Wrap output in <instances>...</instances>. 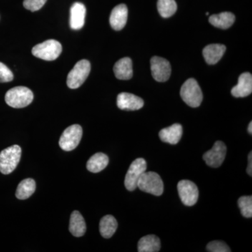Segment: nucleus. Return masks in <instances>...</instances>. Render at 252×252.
<instances>
[{"label": "nucleus", "mask_w": 252, "mask_h": 252, "mask_svg": "<svg viewBox=\"0 0 252 252\" xmlns=\"http://www.w3.org/2000/svg\"><path fill=\"white\" fill-rule=\"evenodd\" d=\"M248 173L249 175H252V153L250 152L248 156Z\"/></svg>", "instance_id": "30"}, {"label": "nucleus", "mask_w": 252, "mask_h": 252, "mask_svg": "<svg viewBox=\"0 0 252 252\" xmlns=\"http://www.w3.org/2000/svg\"><path fill=\"white\" fill-rule=\"evenodd\" d=\"M179 195L187 206H193L198 201L199 191L195 183L189 180H182L177 185Z\"/></svg>", "instance_id": "9"}, {"label": "nucleus", "mask_w": 252, "mask_h": 252, "mask_svg": "<svg viewBox=\"0 0 252 252\" xmlns=\"http://www.w3.org/2000/svg\"><path fill=\"white\" fill-rule=\"evenodd\" d=\"M62 50V45L59 41L49 39L34 46L32 50V53L33 56L38 59L52 61L59 57Z\"/></svg>", "instance_id": "5"}, {"label": "nucleus", "mask_w": 252, "mask_h": 252, "mask_svg": "<svg viewBox=\"0 0 252 252\" xmlns=\"http://www.w3.org/2000/svg\"><path fill=\"white\" fill-rule=\"evenodd\" d=\"M225 46L223 44H210L204 48L203 54L204 59L207 64H215L223 57L224 54Z\"/></svg>", "instance_id": "18"}, {"label": "nucleus", "mask_w": 252, "mask_h": 252, "mask_svg": "<svg viewBox=\"0 0 252 252\" xmlns=\"http://www.w3.org/2000/svg\"><path fill=\"white\" fill-rule=\"evenodd\" d=\"M158 10L162 18H170L175 14L177 9V3L175 0H158Z\"/></svg>", "instance_id": "25"}, {"label": "nucleus", "mask_w": 252, "mask_h": 252, "mask_svg": "<svg viewBox=\"0 0 252 252\" xmlns=\"http://www.w3.org/2000/svg\"><path fill=\"white\" fill-rule=\"evenodd\" d=\"M117 220L112 215H106L99 222V232L104 238H112L117 229Z\"/></svg>", "instance_id": "22"}, {"label": "nucleus", "mask_w": 252, "mask_h": 252, "mask_svg": "<svg viewBox=\"0 0 252 252\" xmlns=\"http://www.w3.org/2000/svg\"><path fill=\"white\" fill-rule=\"evenodd\" d=\"M34 94L31 89L25 86L13 88L5 94L6 104L13 108H24L32 103Z\"/></svg>", "instance_id": "1"}, {"label": "nucleus", "mask_w": 252, "mask_h": 252, "mask_svg": "<svg viewBox=\"0 0 252 252\" xmlns=\"http://www.w3.org/2000/svg\"><path fill=\"white\" fill-rule=\"evenodd\" d=\"M206 15H207V16H208V15H209V13H208V12H207V13H206Z\"/></svg>", "instance_id": "32"}, {"label": "nucleus", "mask_w": 252, "mask_h": 252, "mask_svg": "<svg viewBox=\"0 0 252 252\" xmlns=\"http://www.w3.org/2000/svg\"><path fill=\"white\" fill-rule=\"evenodd\" d=\"M91 72V63L87 60H81L74 65L68 74L67 84L71 89L80 87L89 77Z\"/></svg>", "instance_id": "6"}, {"label": "nucleus", "mask_w": 252, "mask_h": 252, "mask_svg": "<svg viewBox=\"0 0 252 252\" xmlns=\"http://www.w3.org/2000/svg\"><path fill=\"white\" fill-rule=\"evenodd\" d=\"M36 190L35 181L28 178L23 180L16 189V196L20 200H26L34 193Z\"/></svg>", "instance_id": "24"}, {"label": "nucleus", "mask_w": 252, "mask_h": 252, "mask_svg": "<svg viewBox=\"0 0 252 252\" xmlns=\"http://www.w3.org/2000/svg\"><path fill=\"white\" fill-rule=\"evenodd\" d=\"M14 79V74L4 63L0 62V83L10 82Z\"/></svg>", "instance_id": "29"}, {"label": "nucleus", "mask_w": 252, "mask_h": 252, "mask_svg": "<svg viewBox=\"0 0 252 252\" xmlns=\"http://www.w3.org/2000/svg\"><path fill=\"white\" fill-rule=\"evenodd\" d=\"M248 132H249V133L250 134V135H252V122H250V124H249Z\"/></svg>", "instance_id": "31"}, {"label": "nucleus", "mask_w": 252, "mask_h": 252, "mask_svg": "<svg viewBox=\"0 0 252 252\" xmlns=\"http://www.w3.org/2000/svg\"><path fill=\"white\" fill-rule=\"evenodd\" d=\"M109 158L106 154L97 153L90 158L86 164L88 170L94 173L102 171L108 165Z\"/></svg>", "instance_id": "21"}, {"label": "nucleus", "mask_w": 252, "mask_h": 252, "mask_svg": "<svg viewBox=\"0 0 252 252\" xmlns=\"http://www.w3.org/2000/svg\"><path fill=\"white\" fill-rule=\"evenodd\" d=\"M69 231L72 235L77 238L83 236L86 233V225L84 217L80 212L74 211L72 212L69 220Z\"/></svg>", "instance_id": "19"}, {"label": "nucleus", "mask_w": 252, "mask_h": 252, "mask_svg": "<svg viewBox=\"0 0 252 252\" xmlns=\"http://www.w3.org/2000/svg\"><path fill=\"white\" fill-rule=\"evenodd\" d=\"M21 147L13 145L0 152V172L4 175H9L16 168L21 160Z\"/></svg>", "instance_id": "2"}, {"label": "nucleus", "mask_w": 252, "mask_h": 252, "mask_svg": "<svg viewBox=\"0 0 252 252\" xmlns=\"http://www.w3.org/2000/svg\"><path fill=\"white\" fill-rule=\"evenodd\" d=\"M252 92V76L250 73H243L239 77L238 83L232 89L231 94L235 97H245Z\"/></svg>", "instance_id": "15"}, {"label": "nucleus", "mask_w": 252, "mask_h": 252, "mask_svg": "<svg viewBox=\"0 0 252 252\" xmlns=\"http://www.w3.org/2000/svg\"><path fill=\"white\" fill-rule=\"evenodd\" d=\"M180 94L185 103L193 108L199 107L203 101L201 89L194 79H189L185 81L181 88Z\"/></svg>", "instance_id": "3"}, {"label": "nucleus", "mask_w": 252, "mask_h": 252, "mask_svg": "<svg viewBox=\"0 0 252 252\" xmlns=\"http://www.w3.org/2000/svg\"><path fill=\"white\" fill-rule=\"evenodd\" d=\"M114 72L116 77L120 80H129L132 77V63L130 58H123L115 63Z\"/></svg>", "instance_id": "17"}, {"label": "nucleus", "mask_w": 252, "mask_h": 252, "mask_svg": "<svg viewBox=\"0 0 252 252\" xmlns=\"http://www.w3.org/2000/svg\"><path fill=\"white\" fill-rule=\"evenodd\" d=\"M137 188L146 193L159 196L163 193V182L157 172L146 171L141 176Z\"/></svg>", "instance_id": "4"}, {"label": "nucleus", "mask_w": 252, "mask_h": 252, "mask_svg": "<svg viewBox=\"0 0 252 252\" xmlns=\"http://www.w3.org/2000/svg\"><path fill=\"white\" fill-rule=\"evenodd\" d=\"M147 164L144 158H137L131 163L125 177V187L130 191L137 188L141 176L147 170Z\"/></svg>", "instance_id": "8"}, {"label": "nucleus", "mask_w": 252, "mask_h": 252, "mask_svg": "<svg viewBox=\"0 0 252 252\" xmlns=\"http://www.w3.org/2000/svg\"><path fill=\"white\" fill-rule=\"evenodd\" d=\"M226 146L223 142L217 141L213 147L203 155L207 165L212 167H219L223 163L226 155Z\"/></svg>", "instance_id": "11"}, {"label": "nucleus", "mask_w": 252, "mask_h": 252, "mask_svg": "<svg viewBox=\"0 0 252 252\" xmlns=\"http://www.w3.org/2000/svg\"><path fill=\"white\" fill-rule=\"evenodd\" d=\"M234 14L230 12H222L219 14H214L209 18V22L215 27L220 29H228L233 26L235 22Z\"/></svg>", "instance_id": "20"}, {"label": "nucleus", "mask_w": 252, "mask_h": 252, "mask_svg": "<svg viewBox=\"0 0 252 252\" xmlns=\"http://www.w3.org/2000/svg\"><path fill=\"white\" fill-rule=\"evenodd\" d=\"M238 206L240 207L242 215L246 218L252 217V197H240L238 200Z\"/></svg>", "instance_id": "26"}, {"label": "nucleus", "mask_w": 252, "mask_h": 252, "mask_svg": "<svg viewBox=\"0 0 252 252\" xmlns=\"http://www.w3.org/2000/svg\"><path fill=\"white\" fill-rule=\"evenodd\" d=\"M86 14V6L81 2H75L70 9L69 26L72 30H81L85 23Z\"/></svg>", "instance_id": "13"}, {"label": "nucleus", "mask_w": 252, "mask_h": 252, "mask_svg": "<svg viewBox=\"0 0 252 252\" xmlns=\"http://www.w3.org/2000/svg\"><path fill=\"white\" fill-rule=\"evenodd\" d=\"M127 8L126 4L117 5L113 9L109 17V23L113 29L122 31L125 27L127 20Z\"/></svg>", "instance_id": "14"}, {"label": "nucleus", "mask_w": 252, "mask_h": 252, "mask_svg": "<svg viewBox=\"0 0 252 252\" xmlns=\"http://www.w3.org/2000/svg\"><path fill=\"white\" fill-rule=\"evenodd\" d=\"M46 1L47 0H24L23 6L26 9L34 12L41 9L46 4Z\"/></svg>", "instance_id": "28"}, {"label": "nucleus", "mask_w": 252, "mask_h": 252, "mask_svg": "<svg viewBox=\"0 0 252 252\" xmlns=\"http://www.w3.org/2000/svg\"><path fill=\"white\" fill-rule=\"evenodd\" d=\"M160 239L156 235H147L141 238L139 241V252H157L160 251Z\"/></svg>", "instance_id": "23"}, {"label": "nucleus", "mask_w": 252, "mask_h": 252, "mask_svg": "<svg viewBox=\"0 0 252 252\" xmlns=\"http://www.w3.org/2000/svg\"><path fill=\"white\" fill-rule=\"evenodd\" d=\"M117 106L122 110L135 111L142 108L143 99L135 94L122 93L117 97Z\"/></svg>", "instance_id": "12"}, {"label": "nucleus", "mask_w": 252, "mask_h": 252, "mask_svg": "<svg viewBox=\"0 0 252 252\" xmlns=\"http://www.w3.org/2000/svg\"><path fill=\"white\" fill-rule=\"evenodd\" d=\"M151 69L154 79L158 82L167 81L171 74V66L169 61L158 56L151 59Z\"/></svg>", "instance_id": "10"}, {"label": "nucleus", "mask_w": 252, "mask_h": 252, "mask_svg": "<svg viewBox=\"0 0 252 252\" xmlns=\"http://www.w3.org/2000/svg\"><path fill=\"white\" fill-rule=\"evenodd\" d=\"M183 134L182 126L179 124H173L170 127L162 129L159 132V137L162 142L177 144L180 142Z\"/></svg>", "instance_id": "16"}, {"label": "nucleus", "mask_w": 252, "mask_h": 252, "mask_svg": "<svg viewBox=\"0 0 252 252\" xmlns=\"http://www.w3.org/2000/svg\"><path fill=\"white\" fill-rule=\"evenodd\" d=\"M82 127L77 124L69 126L63 132L59 140V145L63 150L70 152L77 148L82 137Z\"/></svg>", "instance_id": "7"}, {"label": "nucleus", "mask_w": 252, "mask_h": 252, "mask_svg": "<svg viewBox=\"0 0 252 252\" xmlns=\"http://www.w3.org/2000/svg\"><path fill=\"white\" fill-rule=\"evenodd\" d=\"M207 250L210 252H231L229 247L224 242L216 241L210 242L207 245Z\"/></svg>", "instance_id": "27"}]
</instances>
